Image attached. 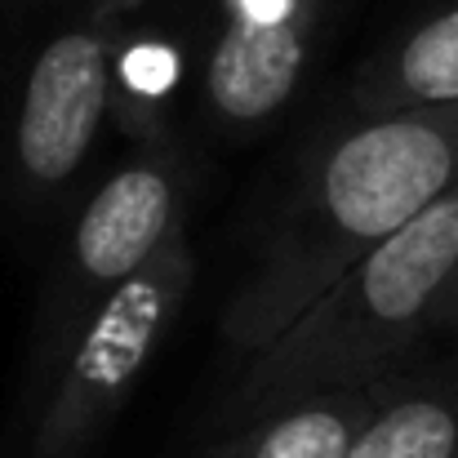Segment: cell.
I'll return each mask as SVG.
<instances>
[{
	"label": "cell",
	"instance_id": "cell-7",
	"mask_svg": "<svg viewBox=\"0 0 458 458\" xmlns=\"http://www.w3.org/2000/svg\"><path fill=\"white\" fill-rule=\"evenodd\" d=\"M374 405L378 383L281 401L236 423L223 441L205 445L196 458H347Z\"/></svg>",
	"mask_w": 458,
	"mask_h": 458
},
{
	"label": "cell",
	"instance_id": "cell-3",
	"mask_svg": "<svg viewBox=\"0 0 458 458\" xmlns=\"http://www.w3.org/2000/svg\"><path fill=\"white\" fill-rule=\"evenodd\" d=\"M196 285V254L187 232L125 285H116L63 343L45 374V401L31 423L27 458H85L112 419L143 383L156 352L169 343L174 320Z\"/></svg>",
	"mask_w": 458,
	"mask_h": 458
},
{
	"label": "cell",
	"instance_id": "cell-6",
	"mask_svg": "<svg viewBox=\"0 0 458 458\" xmlns=\"http://www.w3.org/2000/svg\"><path fill=\"white\" fill-rule=\"evenodd\" d=\"M320 0H232L205 63V103L227 125L267 121L299 85Z\"/></svg>",
	"mask_w": 458,
	"mask_h": 458
},
{
	"label": "cell",
	"instance_id": "cell-10",
	"mask_svg": "<svg viewBox=\"0 0 458 458\" xmlns=\"http://www.w3.org/2000/svg\"><path fill=\"white\" fill-rule=\"evenodd\" d=\"M428 329H458V272L450 276L445 294H441V299H437V307H432Z\"/></svg>",
	"mask_w": 458,
	"mask_h": 458
},
{
	"label": "cell",
	"instance_id": "cell-9",
	"mask_svg": "<svg viewBox=\"0 0 458 458\" xmlns=\"http://www.w3.org/2000/svg\"><path fill=\"white\" fill-rule=\"evenodd\" d=\"M347 458H458V378H378V405Z\"/></svg>",
	"mask_w": 458,
	"mask_h": 458
},
{
	"label": "cell",
	"instance_id": "cell-5",
	"mask_svg": "<svg viewBox=\"0 0 458 458\" xmlns=\"http://www.w3.org/2000/svg\"><path fill=\"white\" fill-rule=\"evenodd\" d=\"M112 103V40L98 22L58 31L31 63L18 125L13 165L31 191H54L76 178Z\"/></svg>",
	"mask_w": 458,
	"mask_h": 458
},
{
	"label": "cell",
	"instance_id": "cell-1",
	"mask_svg": "<svg viewBox=\"0 0 458 458\" xmlns=\"http://www.w3.org/2000/svg\"><path fill=\"white\" fill-rule=\"evenodd\" d=\"M458 182V103L360 116L307 160L263 259L223 311L232 352L285 334L356 259L378 250Z\"/></svg>",
	"mask_w": 458,
	"mask_h": 458
},
{
	"label": "cell",
	"instance_id": "cell-8",
	"mask_svg": "<svg viewBox=\"0 0 458 458\" xmlns=\"http://www.w3.org/2000/svg\"><path fill=\"white\" fill-rule=\"evenodd\" d=\"M360 116L458 103V0L383 45L352 94Z\"/></svg>",
	"mask_w": 458,
	"mask_h": 458
},
{
	"label": "cell",
	"instance_id": "cell-4",
	"mask_svg": "<svg viewBox=\"0 0 458 458\" xmlns=\"http://www.w3.org/2000/svg\"><path fill=\"white\" fill-rule=\"evenodd\" d=\"M178 232H182V178L160 156L130 160L85 200L40 320L45 374L54 369L72 329L116 285H125L139 267H148Z\"/></svg>",
	"mask_w": 458,
	"mask_h": 458
},
{
	"label": "cell",
	"instance_id": "cell-2",
	"mask_svg": "<svg viewBox=\"0 0 458 458\" xmlns=\"http://www.w3.org/2000/svg\"><path fill=\"white\" fill-rule=\"evenodd\" d=\"M458 272V182L414 223L356 259L303 316L245 356L232 419L245 423L281 401L387 378L392 360L428 329Z\"/></svg>",
	"mask_w": 458,
	"mask_h": 458
}]
</instances>
